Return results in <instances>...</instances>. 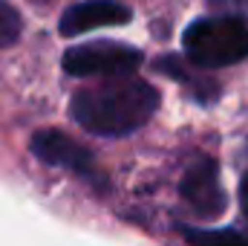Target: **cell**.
Listing matches in <instances>:
<instances>
[{"label":"cell","instance_id":"11","mask_svg":"<svg viewBox=\"0 0 248 246\" xmlns=\"http://www.w3.org/2000/svg\"><path fill=\"white\" fill-rule=\"evenodd\" d=\"M240 200H243V209H246V214H248V174L240 183Z\"/></svg>","mask_w":248,"mask_h":246},{"label":"cell","instance_id":"6","mask_svg":"<svg viewBox=\"0 0 248 246\" xmlns=\"http://www.w3.org/2000/svg\"><path fill=\"white\" fill-rule=\"evenodd\" d=\"M133 12L116 3V0H87V3H78V6H69L61 18V35L66 38H75V35H84L90 29H101V26H122L130 23Z\"/></svg>","mask_w":248,"mask_h":246},{"label":"cell","instance_id":"9","mask_svg":"<svg viewBox=\"0 0 248 246\" xmlns=\"http://www.w3.org/2000/svg\"><path fill=\"white\" fill-rule=\"evenodd\" d=\"M208 6L217 15H228V18L248 20V0H208Z\"/></svg>","mask_w":248,"mask_h":246},{"label":"cell","instance_id":"3","mask_svg":"<svg viewBox=\"0 0 248 246\" xmlns=\"http://www.w3.org/2000/svg\"><path fill=\"white\" fill-rule=\"evenodd\" d=\"M144 61L141 50L124 47V44H113V41H90V44H78L69 47L63 53V70L69 75L78 78H122V75H133Z\"/></svg>","mask_w":248,"mask_h":246},{"label":"cell","instance_id":"7","mask_svg":"<svg viewBox=\"0 0 248 246\" xmlns=\"http://www.w3.org/2000/svg\"><path fill=\"white\" fill-rule=\"evenodd\" d=\"M20 32H23V20H20L17 9L12 3L0 0V50L15 47L17 38H20Z\"/></svg>","mask_w":248,"mask_h":246},{"label":"cell","instance_id":"12","mask_svg":"<svg viewBox=\"0 0 248 246\" xmlns=\"http://www.w3.org/2000/svg\"><path fill=\"white\" fill-rule=\"evenodd\" d=\"M35 3H44V0H35Z\"/></svg>","mask_w":248,"mask_h":246},{"label":"cell","instance_id":"1","mask_svg":"<svg viewBox=\"0 0 248 246\" xmlns=\"http://www.w3.org/2000/svg\"><path fill=\"white\" fill-rule=\"evenodd\" d=\"M159 107V93L141 78H113L72 96V119L98 136H127L150 122Z\"/></svg>","mask_w":248,"mask_h":246},{"label":"cell","instance_id":"2","mask_svg":"<svg viewBox=\"0 0 248 246\" xmlns=\"http://www.w3.org/2000/svg\"><path fill=\"white\" fill-rule=\"evenodd\" d=\"M185 53L196 67H228L248 58V26L240 18L217 15L185 29Z\"/></svg>","mask_w":248,"mask_h":246},{"label":"cell","instance_id":"4","mask_svg":"<svg viewBox=\"0 0 248 246\" xmlns=\"http://www.w3.org/2000/svg\"><path fill=\"white\" fill-rule=\"evenodd\" d=\"M179 191H182L185 203L202 220H217L228 206V194L219 183V168L208 157H199L187 165Z\"/></svg>","mask_w":248,"mask_h":246},{"label":"cell","instance_id":"10","mask_svg":"<svg viewBox=\"0 0 248 246\" xmlns=\"http://www.w3.org/2000/svg\"><path fill=\"white\" fill-rule=\"evenodd\" d=\"M187 241H196V244H214V241H222V244H243V238L237 232H187Z\"/></svg>","mask_w":248,"mask_h":246},{"label":"cell","instance_id":"5","mask_svg":"<svg viewBox=\"0 0 248 246\" xmlns=\"http://www.w3.org/2000/svg\"><path fill=\"white\" fill-rule=\"evenodd\" d=\"M32 154L41 162L66 168V171H72L78 177H87V180L98 177L93 154L84 145H78L75 139H69L66 133H61V130H38L32 136Z\"/></svg>","mask_w":248,"mask_h":246},{"label":"cell","instance_id":"8","mask_svg":"<svg viewBox=\"0 0 248 246\" xmlns=\"http://www.w3.org/2000/svg\"><path fill=\"white\" fill-rule=\"evenodd\" d=\"M170 75H176L179 81H187V87H193V93H196V99L199 102H211L214 96H217V81H208V78H196V75H190L185 67H176V58H165V64H162Z\"/></svg>","mask_w":248,"mask_h":246}]
</instances>
